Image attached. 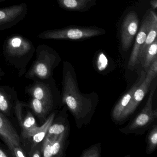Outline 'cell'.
<instances>
[{
	"label": "cell",
	"instance_id": "1",
	"mask_svg": "<svg viewBox=\"0 0 157 157\" xmlns=\"http://www.w3.org/2000/svg\"><path fill=\"white\" fill-rule=\"evenodd\" d=\"M35 51L32 41L21 35L15 34L10 36L3 45L5 60L17 69L20 77L26 72V67Z\"/></svg>",
	"mask_w": 157,
	"mask_h": 157
},
{
	"label": "cell",
	"instance_id": "2",
	"mask_svg": "<svg viewBox=\"0 0 157 157\" xmlns=\"http://www.w3.org/2000/svg\"><path fill=\"white\" fill-rule=\"evenodd\" d=\"M35 52V60L25 73V78L33 81L51 78L53 70L61 60L59 55L45 44L38 45Z\"/></svg>",
	"mask_w": 157,
	"mask_h": 157
},
{
	"label": "cell",
	"instance_id": "3",
	"mask_svg": "<svg viewBox=\"0 0 157 157\" xmlns=\"http://www.w3.org/2000/svg\"><path fill=\"white\" fill-rule=\"evenodd\" d=\"M63 76L62 103L67 105L78 119L85 116L91 108L90 101L80 94L70 71L64 67Z\"/></svg>",
	"mask_w": 157,
	"mask_h": 157
},
{
	"label": "cell",
	"instance_id": "4",
	"mask_svg": "<svg viewBox=\"0 0 157 157\" xmlns=\"http://www.w3.org/2000/svg\"><path fill=\"white\" fill-rule=\"evenodd\" d=\"M106 31L96 26H69L46 30L39 33L38 38L46 40L81 41L105 34Z\"/></svg>",
	"mask_w": 157,
	"mask_h": 157
},
{
	"label": "cell",
	"instance_id": "5",
	"mask_svg": "<svg viewBox=\"0 0 157 157\" xmlns=\"http://www.w3.org/2000/svg\"><path fill=\"white\" fill-rule=\"evenodd\" d=\"M15 116L21 127L20 138L23 149L40 127L36 124L35 117L27 102L19 100L17 101L15 107Z\"/></svg>",
	"mask_w": 157,
	"mask_h": 157
},
{
	"label": "cell",
	"instance_id": "6",
	"mask_svg": "<svg viewBox=\"0 0 157 157\" xmlns=\"http://www.w3.org/2000/svg\"><path fill=\"white\" fill-rule=\"evenodd\" d=\"M0 138L13 157H25L27 154L22 147L21 138L9 117L0 112Z\"/></svg>",
	"mask_w": 157,
	"mask_h": 157
},
{
	"label": "cell",
	"instance_id": "7",
	"mask_svg": "<svg viewBox=\"0 0 157 157\" xmlns=\"http://www.w3.org/2000/svg\"><path fill=\"white\" fill-rule=\"evenodd\" d=\"M27 13L26 2L0 9V31L15 26L25 18Z\"/></svg>",
	"mask_w": 157,
	"mask_h": 157
},
{
	"label": "cell",
	"instance_id": "8",
	"mask_svg": "<svg viewBox=\"0 0 157 157\" xmlns=\"http://www.w3.org/2000/svg\"><path fill=\"white\" fill-rule=\"evenodd\" d=\"M139 19L135 11L128 12L122 22L120 32V42L124 51L129 50L138 31Z\"/></svg>",
	"mask_w": 157,
	"mask_h": 157
},
{
	"label": "cell",
	"instance_id": "9",
	"mask_svg": "<svg viewBox=\"0 0 157 157\" xmlns=\"http://www.w3.org/2000/svg\"><path fill=\"white\" fill-rule=\"evenodd\" d=\"M146 73L145 78L133 94L130 101L121 115L120 121L125 119L134 113L147 92L151 82L157 76V73H154L149 69L148 70Z\"/></svg>",
	"mask_w": 157,
	"mask_h": 157
},
{
	"label": "cell",
	"instance_id": "10",
	"mask_svg": "<svg viewBox=\"0 0 157 157\" xmlns=\"http://www.w3.org/2000/svg\"><path fill=\"white\" fill-rule=\"evenodd\" d=\"M34 80L32 84L25 88V92L33 98H36L54 107L55 97L52 87L48 80Z\"/></svg>",
	"mask_w": 157,
	"mask_h": 157
},
{
	"label": "cell",
	"instance_id": "11",
	"mask_svg": "<svg viewBox=\"0 0 157 157\" xmlns=\"http://www.w3.org/2000/svg\"><path fill=\"white\" fill-rule=\"evenodd\" d=\"M151 13L148 10L143 18L140 28L136 34L135 43L130 55L128 67L132 69L138 64V57L140 49L145 42L151 23Z\"/></svg>",
	"mask_w": 157,
	"mask_h": 157
},
{
	"label": "cell",
	"instance_id": "12",
	"mask_svg": "<svg viewBox=\"0 0 157 157\" xmlns=\"http://www.w3.org/2000/svg\"><path fill=\"white\" fill-rule=\"evenodd\" d=\"M14 88L8 85H0V112L9 117L15 116V107L19 100Z\"/></svg>",
	"mask_w": 157,
	"mask_h": 157
},
{
	"label": "cell",
	"instance_id": "13",
	"mask_svg": "<svg viewBox=\"0 0 157 157\" xmlns=\"http://www.w3.org/2000/svg\"><path fill=\"white\" fill-rule=\"evenodd\" d=\"M155 89V87L151 90L147 104L131 123L129 129L134 130L145 126L157 117V110H153L152 107V99Z\"/></svg>",
	"mask_w": 157,
	"mask_h": 157
},
{
	"label": "cell",
	"instance_id": "14",
	"mask_svg": "<svg viewBox=\"0 0 157 157\" xmlns=\"http://www.w3.org/2000/svg\"><path fill=\"white\" fill-rule=\"evenodd\" d=\"M56 114L51 113L48 117L45 122L40 127L39 130L27 142L23 149L28 156H30L32 151L34 150L40 143L43 142L45 137L47 134L48 128L53 123Z\"/></svg>",
	"mask_w": 157,
	"mask_h": 157
},
{
	"label": "cell",
	"instance_id": "15",
	"mask_svg": "<svg viewBox=\"0 0 157 157\" xmlns=\"http://www.w3.org/2000/svg\"><path fill=\"white\" fill-rule=\"evenodd\" d=\"M59 6L69 11L85 12L95 6L96 0H56Z\"/></svg>",
	"mask_w": 157,
	"mask_h": 157
},
{
	"label": "cell",
	"instance_id": "16",
	"mask_svg": "<svg viewBox=\"0 0 157 157\" xmlns=\"http://www.w3.org/2000/svg\"><path fill=\"white\" fill-rule=\"evenodd\" d=\"M145 77H146V73L144 71H142L140 78L136 82V83L132 86V88L124 95L123 96L122 99L115 106L112 113V117L114 120L120 121L121 115L124 111L126 107L127 106L128 103L130 101L133 94L134 93L137 88L140 85L141 82L143 81Z\"/></svg>",
	"mask_w": 157,
	"mask_h": 157
},
{
	"label": "cell",
	"instance_id": "17",
	"mask_svg": "<svg viewBox=\"0 0 157 157\" xmlns=\"http://www.w3.org/2000/svg\"><path fill=\"white\" fill-rule=\"evenodd\" d=\"M27 103L33 114L39 119L41 124H44L49 116L48 115L53 107L44 102L33 97H31Z\"/></svg>",
	"mask_w": 157,
	"mask_h": 157
},
{
	"label": "cell",
	"instance_id": "18",
	"mask_svg": "<svg viewBox=\"0 0 157 157\" xmlns=\"http://www.w3.org/2000/svg\"><path fill=\"white\" fill-rule=\"evenodd\" d=\"M151 13V23L148 32L147 34V37L145 42L143 44L139 55L138 61L140 63V59L143 56V54L147 50V48L153 43L155 39L157 38V16L156 13L152 10H150Z\"/></svg>",
	"mask_w": 157,
	"mask_h": 157
},
{
	"label": "cell",
	"instance_id": "19",
	"mask_svg": "<svg viewBox=\"0 0 157 157\" xmlns=\"http://www.w3.org/2000/svg\"><path fill=\"white\" fill-rule=\"evenodd\" d=\"M157 38L147 48L140 62L145 69L146 72L153 60L157 58Z\"/></svg>",
	"mask_w": 157,
	"mask_h": 157
},
{
	"label": "cell",
	"instance_id": "20",
	"mask_svg": "<svg viewBox=\"0 0 157 157\" xmlns=\"http://www.w3.org/2000/svg\"><path fill=\"white\" fill-rule=\"evenodd\" d=\"M66 135L65 131L58 136H55L53 144V157L61 156Z\"/></svg>",
	"mask_w": 157,
	"mask_h": 157
},
{
	"label": "cell",
	"instance_id": "21",
	"mask_svg": "<svg viewBox=\"0 0 157 157\" xmlns=\"http://www.w3.org/2000/svg\"><path fill=\"white\" fill-rule=\"evenodd\" d=\"M55 136H46L43 141L42 146V156L44 157H53V144Z\"/></svg>",
	"mask_w": 157,
	"mask_h": 157
},
{
	"label": "cell",
	"instance_id": "22",
	"mask_svg": "<svg viewBox=\"0 0 157 157\" xmlns=\"http://www.w3.org/2000/svg\"><path fill=\"white\" fill-rule=\"evenodd\" d=\"M65 130L66 128L63 124L59 123H54L53 122L48 128L46 136H58L65 132Z\"/></svg>",
	"mask_w": 157,
	"mask_h": 157
},
{
	"label": "cell",
	"instance_id": "23",
	"mask_svg": "<svg viewBox=\"0 0 157 157\" xmlns=\"http://www.w3.org/2000/svg\"><path fill=\"white\" fill-rule=\"evenodd\" d=\"M148 143L149 151H154L157 145V128L156 125L153 126L150 134L149 135Z\"/></svg>",
	"mask_w": 157,
	"mask_h": 157
},
{
	"label": "cell",
	"instance_id": "24",
	"mask_svg": "<svg viewBox=\"0 0 157 157\" xmlns=\"http://www.w3.org/2000/svg\"><path fill=\"white\" fill-rule=\"evenodd\" d=\"M100 156V152L98 147H94L86 150L82 154V157H99Z\"/></svg>",
	"mask_w": 157,
	"mask_h": 157
},
{
	"label": "cell",
	"instance_id": "25",
	"mask_svg": "<svg viewBox=\"0 0 157 157\" xmlns=\"http://www.w3.org/2000/svg\"><path fill=\"white\" fill-rule=\"evenodd\" d=\"M107 63L108 60L105 55L103 53H100L97 59V64L99 69L101 71L104 69L107 66Z\"/></svg>",
	"mask_w": 157,
	"mask_h": 157
},
{
	"label": "cell",
	"instance_id": "26",
	"mask_svg": "<svg viewBox=\"0 0 157 157\" xmlns=\"http://www.w3.org/2000/svg\"><path fill=\"white\" fill-rule=\"evenodd\" d=\"M41 156H42V147L40 148L39 147V145H38L37 147H36L32 151L29 157H41Z\"/></svg>",
	"mask_w": 157,
	"mask_h": 157
},
{
	"label": "cell",
	"instance_id": "27",
	"mask_svg": "<svg viewBox=\"0 0 157 157\" xmlns=\"http://www.w3.org/2000/svg\"><path fill=\"white\" fill-rule=\"evenodd\" d=\"M10 156H12V155L0 146V157H8Z\"/></svg>",
	"mask_w": 157,
	"mask_h": 157
},
{
	"label": "cell",
	"instance_id": "28",
	"mask_svg": "<svg viewBox=\"0 0 157 157\" xmlns=\"http://www.w3.org/2000/svg\"><path fill=\"white\" fill-rule=\"evenodd\" d=\"M151 4L153 10H156L157 8V0H151Z\"/></svg>",
	"mask_w": 157,
	"mask_h": 157
},
{
	"label": "cell",
	"instance_id": "29",
	"mask_svg": "<svg viewBox=\"0 0 157 157\" xmlns=\"http://www.w3.org/2000/svg\"><path fill=\"white\" fill-rule=\"evenodd\" d=\"M4 74H5V73L2 71V68L0 67V75H1V76L3 77V76H4Z\"/></svg>",
	"mask_w": 157,
	"mask_h": 157
},
{
	"label": "cell",
	"instance_id": "30",
	"mask_svg": "<svg viewBox=\"0 0 157 157\" xmlns=\"http://www.w3.org/2000/svg\"><path fill=\"white\" fill-rule=\"evenodd\" d=\"M5 1H6V0H0V3L3 2Z\"/></svg>",
	"mask_w": 157,
	"mask_h": 157
},
{
	"label": "cell",
	"instance_id": "31",
	"mask_svg": "<svg viewBox=\"0 0 157 157\" xmlns=\"http://www.w3.org/2000/svg\"><path fill=\"white\" fill-rule=\"evenodd\" d=\"M2 76H1V75H0V80H2Z\"/></svg>",
	"mask_w": 157,
	"mask_h": 157
}]
</instances>
